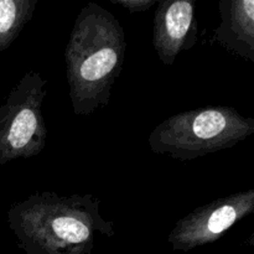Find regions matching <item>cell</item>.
<instances>
[{"mask_svg": "<svg viewBox=\"0 0 254 254\" xmlns=\"http://www.w3.org/2000/svg\"><path fill=\"white\" fill-rule=\"evenodd\" d=\"M253 133L254 119L243 117L236 108L203 107L164 119L148 141L153 153L188 161L233 148Z\"/></svg>", "mask_w": 254, "mask_h": 254, "instance_id": "cell-3", "label": "cell"}, {"mask_svg": "<svg viewBox=\"0 0 254 254\" xmlns=\"http://www.w3.org/2000/svg\"><path fill=\"white\" fill-rule=\"evenodd\" d=\"M37 0H0V52L11 46L29 24Z\"/></svg>", "mask_w": 254, "mask_h": 254, "instance_id": "cell-8", "label": "cell"}, {"mask_svg": "<svg viewBox=\"0 0 254 254\" xmlns=\"http://www.w3.org/2000/svg\"><path fill=\"white\" fill-rule=\"evenodd\" d=\"M126 31L109 10L89 1L79 11L64 49L69 98L76 116H88L109 103L123 68Z\"/></svg>", "mask_w": 254, "mask_h": 254, "instance_id": "cell-2", "label": "cell"}, {"mask_svg": "<svg viewBox=\"0 0 254 254\" xmlns=\"http://www.w3.org/2000/svg\"><path fill=\"white\" fill-rule=\"evenodd\" d=\"M218 10L221 22L212 44L254 62V0H221Z\"/></svg>", "mask_w": 254, "mask_h": 254, "instance_id": "cell-7", "label": "cell"}, {"mask_svg": "<svg viewBox=\"0 0 254 254\" xmlns=\"http://www.w3.org/2000/svg\"><path fill=\"white\" fill-rule=\"evenodd\" d=\"M46 86L47 79L40 72H26L0 106V166L35 158L46 146L47 127L41 109Z\"/></svg>", "mask_w": 254, "mask_h": 254, "instance_id": "cell-4", "label": "cell"}, {"mask_svg": "<svg viewBox=\"0 0 254 254\" xmlns=\"http://www.w3.org/2000/svg\"><path fill=\"white\" fill-rule=\"evenodd\" d=\"M99 203L91 193L41 191L11 205L6 221L26 254H91L97 235H116L114 222L101 215Z\"/></svg>", "mask_w": 254, "mask_h": 254, "instance_id": "cell-1", "label": "cell"}, {"mask_svg": "<svg viewBox=\"0 0 254 254\" xmlns=\"http://www.w3.org/2000/svg\"><path fill=\"white\" fill-rule=\"evenodd\" d=\"M253 211L254 189L220 197L180 218L169 233L168 242L174 251L183 252L210 245Z\"/></svg>", "mask_w": 254, "mask_h": 254, "instance_id": "cell-5", "label": "cell"}, {"mask_svg": "<svg viewBox=\"0 0 254 254\" xmlns=\"http://www.w3.org/2000/svg\"><path fill=\"white\" fill-rule=\"evenodd\" d=\"M156 5L153 45L159 60L171 66L181 52L191 50L197 42L196 4L190 0H163Z\"/></svg>", "mask_w": 254, "mask_h": 254, "instance_id": "cell-6", "label": "cell"}, {"mask_svg": "<svg viewBox=\"0 0 254 254\" xmlns=\"http://www.w3.org/2000/svg\"><path fill=\"white\" fill-rule=\"evenodd\" d=\"M111 2L128 10L129 12H141L148 11L149 9L155 6L158 1L155 0H111Z\"/></svg>", "mask_w": 254, "mask_h": 254, "instance_id": "cell-9", "label": "cell"}]
</instances>
